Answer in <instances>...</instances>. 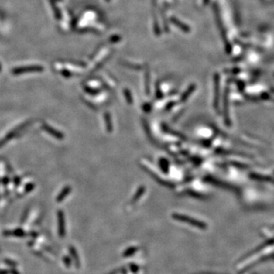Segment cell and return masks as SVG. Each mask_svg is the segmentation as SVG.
Masks as SVG:
<instances>
[{
	"label": "cell",
	"mask_w": 274,
	"mask_h": 274,
	"mask_svg": "<svg viewBox=\"0 0 274 274\" xmlns=\"http://www.w3.org/2000/svg\"><path fill=\"white\" fill-rule=\"evenodd\" d=\"M194 86H191L190 88L189 89H188L187 91L186 92H185L184 94H183V95H182L181 100L183 101H186L187 99L188 98V97H189V96H190V94L191 93H192V91H194Z\"/></svg>",
	"instance_id": "3"
},
{
	"label": "cell",
	"mask_w": 274,
	"mask_h": 274,
	"mask_svg": "<svg viewBox=\"0 0 274 274\" xmlns=\"http://www.w3.org/2000/svg\"><path fill=\"white\" fill-rule=\"evenodd\" d=\"M105 120H106V124H107V129L109 132H111L112 130V124H111V117L109 116V114H105Z\"/></svg>",
	"instance_id": "2"
},
{
	"label": "cell",
	"mask_w": 274,
	"mask_h": 274,
	"mask_svg": "<svg viewBox=\"0 0 274 274\" xmlns=\"http://www.w3.org/2000/svg\"><path fill=\"white\" fill-rule=\"evenodd\" d=\"M173 217H174L175 219H177V220L187 222V223H190V224H191L192 225H194V226L199 227V228H203V225H204L203 223H202V222L195 220V219H192V218H190V217H188V216H182V215L175 214L173 216Z\"/></svg>",
	"instance_id": "1"
},
{
	"label": "cell",
	"mask_w": 274,
	"mask_h": 274,
	"mask_svg": "<svg viewBox=\"0 0 274 274\" xmlns=\"http://www.w3.org/2000/svg\"><path fill=\"white\" fill-rule=\"evenodd\" d=\"M144 191H145V188H144V187H140L139 188V190H138V191H137V193H136V194H135V197H134V198L132 199V200H138V199L139 198V197H141V196L142 195V194H143L144 193Z\"/></svg>",
	"instance_id": "4"
}]
</instances>
